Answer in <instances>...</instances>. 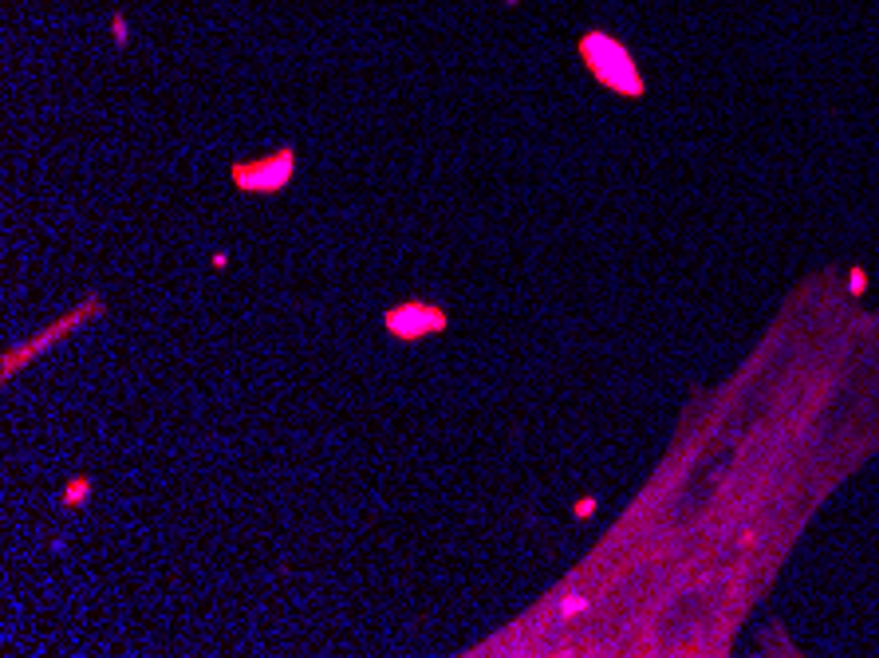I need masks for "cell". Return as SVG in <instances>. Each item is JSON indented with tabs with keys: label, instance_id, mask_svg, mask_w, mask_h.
<instances>
[{
	"label": "cell",
	"instance_id": "6da1fadb",
	"mask_svg": "<svg viewBox=\"0 0 879 658\" xmlns=\"http://www.w3.org/2000/svg\"><path fill=\"white\" fill-rule=\"evenodd\" d=\"M584 52H588L591 68L604 75V83L623 87V91H639V75H635L631 60L623 55V48H615V43L604 40V36H591V40L584 43Z\"/></svg>",
	"mask_w": 879,
	"mask_h": 658
}]
</instances>
